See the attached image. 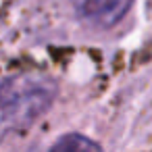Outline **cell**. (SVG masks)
<instances>
[{
  "mask_svg": "<svg viewBox=\"0 0 152 152\" xmlns=\"http://www.w3.org/2000/svg\"><path fill=\"white\" fill-rule=\"evenodd\" d=\"M56 83L46 75H13L0 79V140L36 123L52 104Z\"/></svg>",
  "mask_w": 152,
  "mask_h": 152,
  "instance_id": "1",
  "label": "cell"
},
{
  "mask_svg": "<svg viewBox=\"0 0 152 152\" xmlns=\"http://www.w3.org/2000/svg\"><path fill=\"white\" fill-rule=\"evenodd\" d=\"M133 0H75L77 15L96 25V27H113L117 25L131 9Z\"/></svg>",
  "mask_w": 152,
  "mask_h": 152,
  "instance_id": "2",
  "label": "cell"
},
{
  "mask_svg": "<svg viewBox=\"0 0 152 152\" xmlns=\"http://www.w3.org/2000/svg\"><path fill=\"white\" fill-rule=\"evenodd\" d=\"M50 152H102V150L94 140L81 133H67L61 140H56Z\"/></svg>",
  "mask_w": 152,
  "mask_h": 152,
  "instance_id": "3",
  "label": "cell"
}]
</instances>
